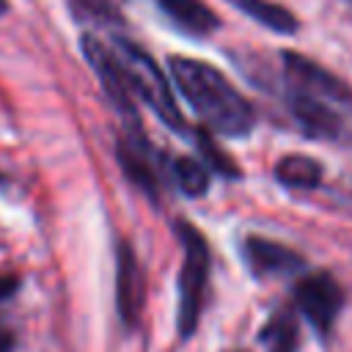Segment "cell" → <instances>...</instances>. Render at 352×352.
Wrapping results in <instances>:
<instances>
[{
    "label": "cell",
    "instance_id": "6da1fadb",
    "mask_svg": "<svg viewBox=\"0 0 352 352\" xmlns=\"http://www.w3.org/2000/svg\"><path fill=\"white\" fill-rule=\"evenodd\" d=\"M168 66L182 96L212 132L228 138H242L245 132H250L256 121L253 104L226 80L220 69L182 55H173Z\"/></svg>",
    "mask_w": 352,
    "mask_h": 352
},
{
    "label": "cell",
    "instance_id": "7a4b0ae2",
    "mask_svg": "<svg viewBox=\"0 0 352 352\" xmlns=\"http://www.w3.org/2000/svg\"><path fill=\"white\" fill-rule=\"evenodd\" d=\"M110 50L116 52V58L124 69V77H126L132 96L140 99L143 104H148V110L165 126H170L173 132H184L187 124L182 118V110H179V104L170 94V85H168L162 69L157 66V60L143 47H138L135 41L121 38V36H113Z\"/></svg>",
    "mask_w": 352,
    "mask_h": 352
},
{
    "label": "cell",
    "instance_id": "3957f363",
    "mask_svg": "<svg viewBox=\"0 0 352 352\" xmlns=\"http://www.w3.org/2000/svg\"><path fill=\"white\" fill-rule=\"evenodd\" d=\"M176 234L182 239V250H184V261H182V272H179V336L190 338L195 333L201 308H204V289H206V278H209V245L204 239V234L190 226V223H179Z\"/></svg>",
    "mask_w": 352,
    "mask_h": 352
},
{
    "label": "cell",
    "instance_id": "277c9868",
    "mask_svg": "<svg viewBox=\"0 0 352 352\" xmlns=\"http://www.w3.org/2000/svg\"><path fill=\"white\" fill-rule=\"evenodd\" d=\"M294 302L300 314L314 324V330L327 336L344 305V292L330 272H311L297 283Z\"/></svg>",
    "mask_w": 352,
    "mask_h": 352
},
{
    "label": "cell",
    "instance_id": "5b68a950",
    "mask_svg": "<svg viewBox=\"0 0 352 352\" xmlns=\"http://www.w3.org/2000/svg\"><path fill=\"white\" fill-rule=\"evenodd\" d=\"M283 74L292 91L311 94L327 104H352V88L305 55L283 52Z\"/></svg>",
    "mask_w": 352,
    "mask_h": 352
},
{
    "label": "cell",
    "instance_id": "8992f818",
    "mask_svg": "<svg viewBox=\"0 0 352 352\" xmlns=\"http://www.w3.org/2000/svg\"><path fill=\"white\" fill-rule=\"evenodd\" d=\"M118 165L126 173V179L138 184L151 201L160 198L162 157L140 132H126L118 138Z\"/></svg>",
    "mask_w": 352,
    "mask_h": 352
},
{
    "label": "cell",
    "instance_id": "52a82bcc",
    "mask_svg": "<svg viewBox=\"0 0 352 352\" xmlns=\"http://www.w3.org/2000/svg\"><path fill=\"white\" fill-rule=\"evenodd\" d=\"M80 47H82L85 60H88V63H91V69L96 72V77H99V82H102V88H104V94L110 96V102H113L124 116L135 118V96H132L129 85H126L124 69H121V63H118L116 52L110 50V44H104V41H99L96 36L85 33V36H82V41H80Z\"/></svg>",
    "mask_w": 352,
    "mask_h": 352
},
{
    "label": "cell",
    "instance_id": "ba28073f",
    "mask_svg": "<svg viewBox=\"0 0 352 352\" xmlns=\"http://www.w3.org/2000/svg\"><path fill=\"white\" fill-rule=\"evenodd\" d=\"M146 302V275L140 270V261L135 250L121 242L116 248V305L118 316L126 327H135Z\"/></svg>",
    "mask_w": 352,
    "mask_h": 352
},
{
    "label": "cell",
    "instance_id": "9c48e42d",
    "mask_svg": "<svg viewBox=\"0 0 352 352\" xmlns=\"http://www.w3.org/2000/svg\"><path fill=\"white\" fill-rule=\"evenodd\" d=\"M242 258L258 278H283L302 270V256L280 242L264 239V236H245L242 242Z\"/></svg>",
    "mask_w": 352,
    "mask_h": 352
},
{
    "label": "cell",
    "instance_id": "30bf717a",
    "mask_svg": "<svg viewBox=\"0 0 352 352\" xmlns=\"http://www.w3.org/2000/svg\"><path fill=\"white\" fill-rule=\"evenodd\" d=\"M289 110L297 121V126L308 135V138H319V140H336L344 129L341 116L333 110V104L302 94V91H292L289 88Z\"/></svg>",
    "mask_w": 352,
    "mask_h": 352
},
{
    "label": "cell",
    "instance_id": "8fae6325",
    "mask_svg": "<svg viewBox=\"0 0 352 352\" xmlns=\"http://www.w3.org/2000/svg\"><path fill=\"white\" fill-rule=\"evenodd\" d=\"M157 6L179 30L190 36H206L220 25L217 14L204 0H157Z\"/></svg>",
    "mask_w": 352,
    "mask_h": 352
},
{
    "label": "cell",
    "instance_id": "7c38bea8",
    "mask_svg": "<svg viewBox=\"0 0 352 352\" xmlns=\"http://www.w3.org/2000/svg\"><path fill=\"white\" fill-rule=\"evenodd\" d=\"M236 11H242L245 16H250L253 22H258L261 28L272 30V33H280V36H289L300 28L297 16L280 6V3H272V0H228Z\"/></svg>",
    "mask_w": 352,
    "mask_h": 352
},
{
    "label": "cell",
    "instance_id": "4fadbf2b",
    "mask_svg": "<svg viewBox=\"0 0 352 352\" xmlns=\"http://www.w3.org/2000/svg\"><path fill=\"white\" fill-rule=\"evenodd\" d=\"M275 179L294 190H314L322 184V165L305 154H286L275 162Z\"/></svg>",
    "mask_w": 352,
    "mask_h": 352
},
{
    "label": "cell",
    "instance_id": "5bb4252c",
    "mask_svg": "<svg viewBox=\"0 0 352 352\" xmlns=\"http://www.w3.org/2000/svg\"><path fill=\"white\" fill-rule=\"evenodd\" d=\"M261 344H264V352H297L300 330L292 311H280L270 316V322L261 327Z\"/></svg>",
    "mask_w": 352,
    "mask_h": 352
},
{
    "label": "cell",
    "instance_id": "9a60e30c",
    "mask_svg": "<svg viewBox=\"0 0 352 352\" xmlns=\"http://www.w3.org/2000/svg\"><path fill=\"white\" fill-rule=\"evenodd\" d=\"M170 176H173L176 187H179L187 198H198V195H204L206 187H209V170H206L198 160H192V157H179V160H173Z\"/></svg>",
    "mask_w": 352,
    "mask_h": 352
},
{
    "label": "cell",
    "instance_id": "2e32d148",
    "mask_svg": "<svg viewBox=\"0 0 352 352\" xmlns=\"http://www.w3.org/2000/svg\"><path fill=\"white\" fill-rule=\"evenodd\" d=\"M69 8L82 22H94L102 28L104 25H124V16L113 0H69Z\"/></svg>",
    "mask_w": 352,
    "mask_h": 352
},
{
    "label": "cell",
    "instance_id": "e0dca14e",
    "mask_svg": "<svg viewBox=\"0 0 352 352\" xmlns=\"http://www.w3.org/2000/svg\"><path fill=\"white\" fill-rule=\"evenodd\" d=\"M195 146H198V151L204 154V160L209 162V170H214V173H223V176H231V179H236L239 176V168H236V162L212 140V135L206 132V129H195Z\"/></svg>",
    "mask_w": 352,
    "mask_h": 352
},
{
    "label": "cell",
    "instance_id": "ac0fdd59",
    "mask_svg": "<svg viewBox=\"0 0 352 352\" xmlns=\"http://www.w3.org/2000/svg\"><path fill=\"white\" fill-rule=\"evenodd\" d=\"M16 286H19V278H16V275H11V272H0V302L8 300V297L16 292Z\"/></svg>",
    "mask_w": 352,
    "mask_h": 352
},
{
    "label": "cell",
    "instance_id": "d6986e66",
    "mask_svg": "<svg viewBox=\"0 0 352 352\" xmlns=\"http://www.w3.org/2000/svg\"><path fill=\"white\" fill-rule=\"evenodd\" d=\"M11 349H14V330L6 322H0V352H11Z\"/></svg>",
    "mask_w": 352,
    "mask_h": 352
},
{
    "label": "cell",
    "instance_id": "ffe728a7",
    "mask_svg": "<svg viewBox=\"0 0 352 352\" xmlns=\"http://www.w3.org/2000/svg\"><path fill=\"white\" fill-rule=\"evenodd\" d=\"M6 11H8V3H6V0H0V16H3Z\"/></svg>",
    "mask_w": 352,
    "mask_h": 352
},
{
    "label": "cell",
    "instance_id": "44dd1931",
    "mask_svg": "<svg viewBox=\"0 0 352 352\" xmlns=\"http://www.w3.org/2000/svg\"><path fill=\"white\" fill-rule=\"evenodd\" d=\"M349 3H352V0H349Z\"/></svg>",
    "mask_w": 352,
    "mask_h": 352
}]
</instances>
